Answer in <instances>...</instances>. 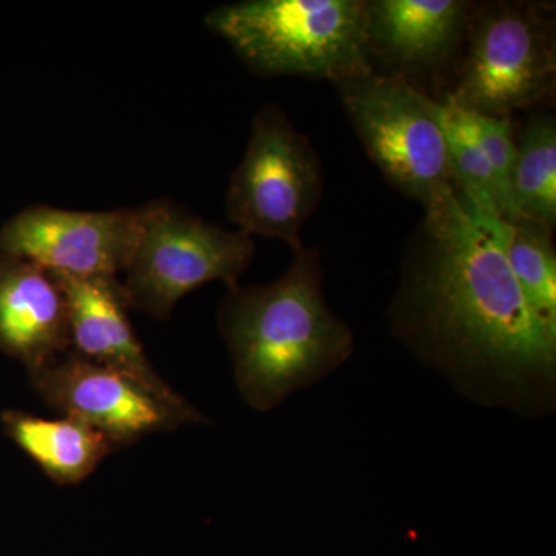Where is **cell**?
Wrapping results in <instances>:
<instances>
[{
	"label": "cell",
	"mask_w": 556,
	"mask_h": 556,
	"mask_svg": "<svg viewBox=\"0 0 556 556\" xmlns=\"http://www.w3.org/2000/svg\"><path fill=\"white\" fill-rule=\"evenodd\" d=\"M514 222L554 230L556 223V126L554 116H535L517 139L511 172Z\"/></svg>",
	"instance_id": "5bb4252c"
},
{
	"label": "cell",
	"mask_w": 556,
	"mask_h": 556,
	"mask_svg": "<svg viewBox=\"0 0 556 556\" xmlns=\"http://www.w3.org/2000/svg\"><path fill=\"white\" fill-rule=\"evenodd\" d=\"M467 30V58L448 94L459 108L510 118L551 97L554 27L540 5L497 3L471 14Z\"/></svg>",
	"instance_id": "52a82bcc"
},
{
	"label": "cell",
	"mask_w": 556,
	"mask_h": 556,
	"mask_svg": "<svg viewBox=\"0 0 556 556\" xmlns=\"http://www.w3.org/2000/svg\"><path fill=\"white\" fill-rule=\"evenodd\" d=\"M437 113L457 192L482 217L501 218L495 174L467 110L447 94L444 101H437Z\"/></svg>",
	"instance_id": "2e32d148"
},
{
	"label": "cell",
	"mask_w": 556,
	"mask_h": 556,
	"mask_svg": "<svg viewBox=\"0 0 556 556\" xmlns=\"http://www.w3.org/2000/svg\"><path fill=\"white\" fill-rule=\"evenodd\" d=\"M251 72L342 86L375 73L364 0H247L207 14Z\"/></svg>",
	"instance_id": "3957f363"
},
{
	"label": "cell",
	"mask_w": 556,
	"mask_h": 556,
	"mask_svg": "<svg viewBox=\"0 0 556 556\" xmlns=\"http://www.w3.org/2000/svg\"><path fill=\"white\" fill-rule=\"evenodd\" d=\"M467 113L486 159L492 164L493 174H495L497 192H500L501 218L514 222L510 190L511 172H514L515 159H517L514 124L510 118L481 115V113L470 112V110H467Z\"/></svg>",
	"instance_id": "e0dca14e"
},
{
	"label": "cell",
	"mask_w": 556,
	"mask_h": 556,
	"mask_svg": "<svg viewBox=\"0 0 556 556\" xmlns=\"http://www.w3.org/2000/svg\"><path fill=\"white\" fill-rule=\"evenodd\" d=\"M463 0L367 2L369 56L396 67L422 68L447 60L471 20Z\"/></svg>",
	"instance_id": "7c38bea8"
},
{
	"label": "cell",
	"mask_w": 556,
	"mask_h": 556,
	"mask_svg": "<svg viewBox=\"0 0 556 556\" xmlns=\"http://www.w3.org/2000/svg\"><path fill=\"white\" fill-rule=\"evenodd\" d=\"M554 230L535 223L501 219L500 240L530 308L556 339V251Z\"/></svg>",
	"instance_id": "9a60e30c"
},
{
	"label": "cell",
	"mask_w": 556,
	"mask_h": 556,
	"mask_svg": "<svg viewBox=\"0 0 556 556\" xmlns=\"http://www.w3.org/2000/svg\"><path fill=\"white\" fill-rule=\"evenodd\" d=\"M141 232L121 283L127 306L170 316L189 292L211 281L239 287L255 255L252 237L226 230L167 200L139 207Z\"/></svg>",
	"instance_id": "277c9868"
},
{
	"label": "cell",
	"mask_w": 556,
	"mask_h": 556,
	"mask_svg": "<svg viewBox=\"0 0 556 556\" xmlns=\"http://www.w3.org/2000/svg\"><path fill=\"white\" fill-rule=\"evenodd\" d=\"M339 89L357 137L394 188L426 208L455 186L437 101L376 72Z\"/></svg>",
	"instance_id": "8992f818"
},
{
	"label": "cell",
	"mask_w": 556,
	"mask_h": 556,
	"mask_svg": "<svg viewBox=\"0 0 556 556\" xmlns=\"http://www.w3.org/2000/svg\"><path fill=\"white\" fill-rule=\"evenodd\" d=\"M501 219L479 215L455 186L427 206L391 320L475 401L538 416L555 404L556 339L511 273Z\"/></svg>",
	"instance_id": "6da1fadb"
},
{
	"label": "cell",
	"mask_w": 556,
	"mask_h": 556,
	"mask_svg": "<svg viewBox=\"0 0 556 556\" xmlns=\"http://www.w3.org/2000/svg\"><path fill=\"white\" fill-rule=\"evenodd\" d=\"M0 343L38 369L72 348L67 299L50 270L28 260L0 263Z\"/></svg>",
	"instance_id": "8fae6325"
},
{
	"label": "cell",
	"mask_w": 556,
	"mask_h": 556,
	"mask_svg": "<svg viewBox=\"0 0 556 556\" xmlns=\"http://www.w3.org/2000/svg\"><path fill=\"white\" fill-rule=\"evenodd\" d=\"M36 379L51 407L101 431L115 445L181 424L142 388L75 351L36 369Z\"/></svg>",
	"instance_id": "30bf717a"
},
{
	"label": "cell",
	"mask_w": 556,
	"mask_h": 556,
	"mask_svg": "<svg viewBox=\"0 0 556 556\" xmlns=\"http://www.w3.org/2000/svg\"><path fill=\"white\" fill-rule=\"evenodd\" d=\"M54 276L67 299L70 340L76 354L129 379L170 409L179 422L203 420L150 365L131 328L129 306L116 277Z\"/></svg>",
	"instance_id": "9c48e42d"
},
{
	"label": "cell",
	"mask_w": 556,
	"mask_h": 556,
	"mask_svg": "<svg viewBox=\"0 0 556 556\" xmlns=\"http://www.w3.org/2000/svg\"><path fill=\"white\" fill-rule=\"evenodd\" d=\"M219 329L240 394L258 412L328 378L354 351L353 331L325 300L316 249L295 252L287 273L273 283L230 288Z\"/></svg>",
	"instance_id": "7a4b0ae2"
},
{
	"label": "cell",
	"mask_w": 556,
	"mask_h": 556,
	"mask_svg": "<svg viewBox=\"0 0 556 556\" xmlns=\"http://www.w3.org/2000/svg\"><path fill=\"white\" fill-rule=\"evenodd\" d=\"M141 232V212L25 208L0 232L7 255L28 260L58 276L116 277L129 266Z\"/></svg>",
	"instance_id": "ba28073f"
},
{
	"label": "cell",
	"mask_w": 556,
	"mask_h": 556,
	"mask_svg": "<svg viewBox=\"0 0 556 556\" xmlns=\"http://www.w3.org/2000/svg\"><path fill=\"white\" fill-rule=\"evenodd\" d=\"M324 192L320 159L287 113L269 104L252 123L243 160L230 178L229 219L249 237H268L302 251V229Z\"/></svg>",
	"instance_id": "5b68a950"
},
{
	"label": "cell",
	"mask_w": 556,
	"mask_h": 556,
	"mask_svg": "<svg viewBox=\"0 0 556 556\" xmlns=\"http://www.w3.org/2000/svg\"><path fill=\"white\" fill-rule=\"evenodd\" d=\"M9 428L24 452L62 484L89 477L115 447L101 431L72 417L40 419L14 415L9 419Z\"/></svg>",
	"instance_id": "4fadbf2b"
}]
</instances>
